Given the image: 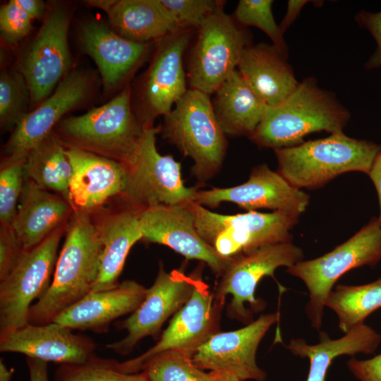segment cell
<instances>
[{
	"label": "cell",
	"mask_w": 381,
	"mask_h": 381,
	"mask_svg": "<svg viewBox=\"0 0 381 381\" xmlns=\"http://www.w3.org/2000/svg\"><path fill=\"white\" fill-rule=\"evenodd\" d=\"M102 245L91 214L73 211L65 231L53 279L42 297L34 303L28 323L52 322L63 311L90 294L97 279Z\"/></svg>",
	"instance_id": "1"
},
{
	"label": "cell",
	"mask_w": 381,
	"mask_h": 381,
	"mask_svg": "<svg viewBox=\"0 0 381 381\" xmlns=\"http://www.w3.org/2000/svg\"><path fill=\"white\" fill-rule=\"evenodd\" d=\"M350 119L349 110L334 94L320 88L308 77L280 103L267 107L249 137L255 144L274 150L298 145L308 134L342 132Z\"/></svg>",
	"instance_id": "2"
},
{
	"label": "cell",
	"mask_w": 381,
	"mask_h": 381,
	"mask_svg": "<svg viewBox=\"0 0 381 381\" xmlns=\"http://www.w3.org/2000/svg\"><path fill=\"white\" fill-rule=\"evenodd\" d=\"M144 127L131 109L126 87L107 104L63 119L53 133L65 148L83 150L129 166L135 161Z\"/></svg>",
	"instance_id": "3"
},
{
	"label": "cell",
	"mask_w": 381,
	"mask_h": 381,
	"mask_svg": "<svg viewBox=\"0 0 381 381\" xmlns=\"http://www.w3.org/2000/svg\"><path fill=\"white\" fill-rule=\"evenodd\" d=\"M381 145L339 132L291 147L274 150L278 173L293 186L317 189L347 172L368 174Z\"/></svg>",
	"instance_id": "4"
},
{
	"label": "cell",
	"mask_w": 381,
	"mask_h": 381,
	"mask_svg": "<svg viewBox=\"0 0 381 381\" xmlns=\"http://www.w3.org/2000/svg\"><path fill=\"white\" fill-rule=\"evenodd\" d=\"M164 116V136L193 161L192 171L200 181L218 172L226 152V142L214 114L210 95L188 89Z\"/></svg>",
	"instance_id": "5"
},
{
	"label": "cell",
	"mask_w": 381,
	"mask_h": 381,
	"mask_svg": "<svg viewBox=\"0 0 381 381\" xmlns=\"http://www.w3.org/2000/svg\"><path fill=\"white\" fill-rule=\"evenodd\" d=\"M381 260V223L370 221L344 243L315 259L302 260L286 272L301 279L309 291L306 313L315 329L320 330L325 301L337 281L346 272L363 266H375Z\"/></svg>",
	"instance_id": "6"
},
{
	"label": "cell",
	"mask_w": 381,
	"mask_h": 381,
	"mask_svg": "<svg viewBox=\"0 0 381 381\" xmlns=\"http://www.w3.org/2000/svg\"><path fill=\"white\" fill-rule=\"evenodd\" d=\"M188 207L200 236L212 246L214 242L215 250L225 258L267 245L292 242L291 230L298 222V218L278 212L226 215L195 202Z\"/></svg>",
	"instance_id": "7"
},
{
	"label": "cell",
	"mask_w": 381,
	"mask_h": 381,
	"mask_svg": "<svg viewBox=\"0 0 381 381\" xmlns=\"http://www.w3.org/2000/svg\"><path fill=\"white\" fill-rule=\"evenodd\" d=\"M67 222L34 248L24 250L0 280V339L28 324L32 302L48 290Z\"/></svg>",
	"instance_id": "8"
},
{
	"label": "cell",
	"mask_w": 381,
	"mask_h": 381,
	"mask_svg": "<svg viewBox=\"0 0 381 381\" xmlns=\"http://www.w3.org/2000/svg\"><path fill=\"white\" fill-rule=\"evenodd\" d=\"M161 127H145L133 163L126 166L127 179L120 198L141 211L161 205H188L194 202L197 188L186 187L181 164L171 155H162L156 147V135Z\"/></svg>",
	"instance_id": "9"
},
{
	"label": "cell",
	"mask_w": 381,
	"mask_h": 381,
	"mask_svg": "<svg viewBox=\"0 0 381 381\" xmlns=\"http://www.w3.org/2000/svg\"><path fill=\"white\" fill-rule=\"evenodd\" d=\"M248 32L221 8L198 29L188 71L190 88L214 93L236 70L244 49L250 45Z\"/></svg>",
	"instance_id": "10"
},
{
	"label": "cell",
	"mask_w": 381,
	"mask_h": 381,
	"mask_svg": "<svg viewBox=\"0 0 381 381\" xmlns=\"http://www.w3.org/2000/svg\"><path fill=\"white\" fill-rule=\"evenodd\" d=\"M302 249L292 242L262 246L233 257L222 276L214 293L217 298L232 296L229 315L243 323L252 321V315L261 310L265 304L255 296L259 282L266 276H274L279 267H290L303 260Z\"/></svg>",
	"instance_id": "11"
},
{
	"label": "cell",
	"mask_w": 381,
	"mask_h": 381,
	"mask_svg": "<svg viewBox=\"0 0 381 381\" xmlns=\"http://www.w3.org/2000/svg\"><path fill=\"white\" fill-rule=\"evenodd\" d=\"M224 305V300L217 298L200 278L192 296L173 316L156 344L138 356L119 362V368L125 373H138L151 359L169 352L192 358L200 346L218 332Z\"/></svg>",
	"instance_id": "12"
},
{
	"label": "cell",
	"mask_w": 381,
	"mask_h": 381,
	"mask_svg": "<svg viewBox=\"0 0 381 381\" xmlns=\"http://www.w3.org/2000/svg\"><path fill=\"white\" fill-rule=\"evenodd\" d=\"M279 313L262 315L243 328L217 332L200 346L191 359L210 370L214 381H265L266 373L256 363L258 347Z\"/></svg>",
	"instance_id": "13"
},
{
	"label": "cell",
	"mask_w": 381,
	"mask_h": 381,
	"mask_svg": "<svg viewBox=\"0 0 381 381\" xmlns=\"http://www.w3.org/2000/svg\"><path fill=\"white\" fill-rule=\"evenodd\" d=\"M200 278L196 274L187 276L179 270L167 272L160 264L156 279L147 289L140 305L116 325L119 329H126L127 334L117 341L107 344L106 348L126 356L143 339L149 336L157 339L167 320L189 301Z\"/></svg>",
	"instance_id": "14"
},
{
	"label": "cell",
	"mask_w": 381,
	"mask_h": 381,
	"mask_svg": "<svg viewBox=\"0 0 381 381\" xmlns=\"http://www.w3.org/2000/svg\"><path fill=\"white\" fill-rule=\"evenodd\" d=\"M92 85L93 78L87 72L73 70L67 73L54 93L28 112L13 128L5 145L1 165L24 162L30 152L53 132L65 114L87 98Z\"/></svg>",
	"instance_id": "15"
},
{
	"label": "cell",
	"mask_w": 381,
	"mask_h": 381,
	"mask_svg": "<svg viewBox=\"0 0 381 381\" xmlns=\"http://www.w3.org/2000/svg\"><path fill=\"white\" fill-rule=\"evenodd\" d=\"M70 20L66 8L60 6L50 8L23 57L22 72L34 104L39 105L47 98L70 68Z\"/></svg>",
	"instance_id": "16"
},
{
	"label": "cell",
	"mask_w": 381,
	"mask_h": 381,
	"mask_svg": "<svg viewBox=\"0 0 381 381\" xmlns=\"http://www.w3.org/2000/svg\"><path fill=\"white\" fill-rule=\"evenodd\" d=\"M223 202L235 203L247 212L265 208L299 218L309 205L310 196L262 164L252 169L246 182L230 188L198 190L194 200L210 207Z\"/></svg>",
	"instance_id": "17"
},
{
	"label": "cell",
	"mask_w": 381,
	"mask_h": 381,
	"mask_svg": "<svg viewBox=\"0 0 381 381\" xmlns=\"http://www.w3.org/2000/svg\"><path fill=\"white\" fill-rule=\"evenodd\" d=\"M190 39V30L181 29L159 40L142 88L138 119L144 128L170 112L187 92L183 56Z\"/></svg>",
	"instance_id": "18"
},
{
	"label": "cell",
	"mask_w": 381,
	"mask_h": 381,
	"mask_svg": "<svg viewBox=\"0 0 381 381\" xmlns=\"http://www.w3.org/2000/svg\"><path fill=\"white\" fill-rule=\"evenodd\" d=\"M143 240L168 246L187 259L206 263L222 276L233 258H224L198 232L195 217L188 205H161L140 211Z\"/></svg>",
	"instance_id": "19"
},
{
	"label": "cell",
	"mask_w": 381,
	"mask_h": 381,
	"mask_svg": "<svg viewBox=\"0 0 381 381\" xmlns=\"http://www.w3.org/2000/svg\"><path fill=\"white\" fill-rule=\"evenodd\" d=\"M65 151L73 167L68 194L73 211L92 214L121 197L127 179L125 164L83 150Z\"/></svg>",
	"instance_id": "20"
},
{
	"label": "cell",
	"mask_w": 381,
	"mask_h": 381,
	"mask_svg": "<svg viewBox=\"0 0 381 381\" xmlns=\"http://www.w3.org/2000/svg\"><path fill=\"white\" fill-rule=\"evenodd\" d=\"M52 322L45 325L27 324L0 339V351L19 353L59 365L85 362L96 349L94 340L85 334Z\"/></svg>",
	"instance_id": "21"
},
{
	"label": "cell",
	"mask_w": 381,
	"mask_h": 381,
	"mask_svg": "<svg viewBox=\"0 0 381 381\" xmlns=\"http://www.w3.org/2000/svg\"><path fill=\"white\" fill-rule=\"evenodd\" d=\"M139 213L124 202L123 207H104L91 214L102 245L99 272L92 291L110 289L119 284L131 248L143 240Z\"/></svg>",
	"instance_id": "22"
},
{
	"label": "cell",
	"mask_w": 381,
	"mask_h": 381,
	"mask_svg": "<svg viewBox=\"0 0 381 381\" xmlns=\"http://www.w3.org/2000/svg\"><path fill=\"white\" fill-rule=\"evenodd\" d=\"M146 291L147 288L136 281L125 280L112 289L90 292L53 322L73 330L105 333L114 320L138 308Z\"/></svg>",
	"instance_id": "23"
},
{
	"label": "cell",
	"mask_w": 381,
	"mask_h": 381,
	"mask_svg": "<svg viewBox=\"0 0 381 381\" xmlns=\"http://www.w3.org/2000/svg\"><path fill=\"white\" fill-rule=\"evenodd\" d=\"M80 40L83 49L97 64L107 90L121 83L139 65L149 49L147 42L126 39L95 20L81 26Z\"/></svg>",
	"instance_id": "24"
},
{
	"label": "cell",
	"mask_w": 381,
	"mask_h": 381,
	"mask_svg": "<svg viewBox=\"0 0 381 381\" xmlns=\"http://www.w3.org/2000/svg\"><path fill=\"white\" fill-rule=\"evenodd\" d=\"M73 212L71 205L62 196L25 178L11 227L28 250L67 222Z\"/></svg>",
	"instance_id": "25"
},
{
	"label": "cell",
	"mask_w": 381,
	"mask_h": 381,
	"mask_svg": "<svg viewBox=\"0 0 381 381\" xmlns=\"http://www.w3.org/2000/svg\"><path fill=\"white\" fill-rule=\"evenodd\" d=\"M87 4L104 11L116 33L131 41L159 40L181 30L162 0H94Z\"/></svg>",
	"instance_id": "26"
},
{
	"label": "cell",
	"mask_w": 381,
	"mask_h": 381,
	"mask_svg": "<svg viewBox=\"0 0 381 381\" xmlns=\"http://www.w3.org/2000/svg\"><path fill=\"white\" fill-rule=\"evenodd\" d=\"M286 59L265 43L250 44L242 53L238 71L267 107L282 102L300 83Z\"/></svg>",
	"instance_id": "27"
},
{
	"label": "cell",
	"mask_w": 381,
	"mask_h": 381,
	"mask_svg": "<svg viewBox=\"0 0 381 381\" xmlns=\"http://www.w3.org/2000/svg\"><path fill=\"white\" fill-rule=\"evenodd\" d=\"M319 338L317 344H308L304 339L298 338L291 339L286 346L293 355L309 359L306 381H325L334 358L359 353H374L381 341V335L365 324L352 329L339 339H332L322 331L319 332Z\"/></svg>",
	"instance_id": "28"
},
{
	"label": "cell",
	"mask_w": 381,
	"mask_h": 381,
	"mask_svg": "<svg viewBox=\"0 0 381 381\" xmlns=\"http://www.w3.org/2000/svg\"><path fill=\"white\" fill-rule=\"evenodd\" d=\"M214 94L212 107L224 133L250 137L260 123L267 105L246 83L237 69Z\"/></svg>",
	"instance_id": "29"
},
{
	"label": "cell",
	"mask_w": 381,
	"mask_h": 381,
	"mask_svg": "<svg viewBox=\"0 0 381 381\" xmlns=\"http://www.w3.org/2000/svg\"><path fill=\"white\" fill-rule=\"evenodd\" d=\"M24 174L25 179L62 196L69 202L73 167L65 147L53 132L28 155L24 162Z\"/></svg>",
	"instance_id": "30"
},
{
	"label": "cell",
	"mask_w": 381,
	"mask_h": 381,
	"mask_svg": "<svg viewBox=\"0 0 381 381\" xmlns=\"http://www.w3.org/2000/svg\"><path fill=\"white\" fill-rule=\"evenodd\" d=\"M325 306L339 319V328L344 334L364 324L365 319L381 308V277L363 285L337 284L327 296Z\"/></svg>",
	"instance_id": "31"
},
{
	"label": "cell",
	"mask_w": 381,
	"mask_h": 381,
	"mask_svg": "<svg viewBox=\"0 0 381 381\" xmlns=\"http://www.w3.org/2000/svg\"><path fill=\"white\" fill-rule=\"evenodd\" d=\"M118 363L116 360L95 354L83 363L59 365L54 381H148L143 372L125 373Z\"/></svg>",
	"instance_id": "32"
},
{
	"label": "cell",
	"mask_w": 381,
	"mask_h": 381,
	"mask_svg": "<svg viewBox=\"0 0 381 381\" xmlns=\"http://www.w3.org/2000/svg\"><path fill=\"white\" fill-rule=\"evenodd\" d=\"M141 371L148 381H214L209 373L193 363L191 357L179 353L159 355L151 359Z\"/></svg>",
	"instance_id": "33"
},
{
	"label": "cell",
	"mask_w": 381,
	"mask_h": 381,
	"mask_svg": "<svg viewBox=\"0 0 381 381\" xmlns=\"http://www.w3.org/2000/svg\"><path fill=\"white\" fill-rule=\"evenodd\" d=\"M272 0H241L234 12L236 22L243 26H254L264 32L273 46L284 58H288V46L279 25L273 16Z\"/></svg>",
	"instance_id": "34"
},
{
	"label": "cell",
	"mask_w": 381,
	"mask_h": 381,
	"mask_svg": "<svg viewBox=\"0 0 381 381\" xmlns=\"http://www.w3.org/2000/svg\"><path fill=\"white\" fill-rule=\"evenodd\" d=\"M30 98L27 82L23 74L1 71L0 77V121L1 126L13 128L28 113Z\"/></svg>",
	"instance_id": "35"
},
{
	"label": "cell",
	"mask_w": 381,
	"mask_h": 381,
	"mask_svg": "<svg viewBox=\"0 0 381 381\" xmlns=\"http://www.w3.org/2000/svg\"><path fill=\"white\" fill-rule=\"evenodd\" d=\"M24 162L1 164L0 170V222L11 226L25 181Z\"/></svg>",
	"instance_id": "36"
},
{
	"label": "cell",
	"mask_w": 381,
	"mask_h": 381,
	"mask_svg": "<svg viewBox=\"0 0 381 381\" xmlns=\"http://www.w3.org/2000/svg\"><path fill=\"white\" fill-rule=\"evenodd\" d=\"M162 2L173 15L180 29H198L207 18L224 8V1L217 0H162Z\"/></svg>",
	"instance_id": "37"
},
{
	"label": "cell",
	"mask_w": 381,
	"mask_h": 381,
	"mask_svg": "<svg viewBox=\"0 0 381 381\" xmlns=\"http://www.w3.org/2000/svg\"><path fill=\"white\" fill-rule=\"evenodd\" d=\"M32 18L15 1L11 0L0 9L1 37L9 44H15L31 30Z\"/></svg>",
	"instance_id": "38"
},
{
	"label": "cell",
	"mask_w": 381,
	"mask_h": 381,
	"mask_svg": "<svg viewBox=\"0 0 381 381\" xmlns=\"http://www.w3.org/2000/svg\"><path fill=\"white\" fill-rule=\"evenodd\" d=\"M24 250L12 227L1 226L0 280L8 274Z\"/></svg>",
	"instance_id": "39"
},
{
	"label": "cell",
	"mask_w": 381,
	"mask_h": 381,
	"mask_svg": "<svg viewBox=\"0 0 381 381\" xmlns=\"http://www.w3.org/2000/svg\"><path fill=\"white\" fill-rule=\"evenodd\" d=\"M358 25L366 29L375 40L377 47L368 61L365 64L367 69L381 67V11L369 12L361 11L356 16Z\"/></svg>",
	"instance_id": "40"
},
{
	"label": "cell",
	"mask_w": 381,
	"mask_h": 381,
	"mask_svg": "<svg viewBox=\"0 0 381 381\" xmlns=\"http://www.w3.org/2000/svg\"><path fill=\"white\" fill-rule=\"evenodd\" d=\"M347 367L360 381H381V353L367 360L351 358Z\"/></svg>",
	"instance_id": "41"
},
{
	"label": "cell",
	"mask_w": 381,
	"mask_h": 381,
	"mask_svg": "<svg viewBox=\"0 0 381 381\" xmlns=\"http://www.w3.org/2000/svg\"><path fill=\"white\" fill-rule=\"evenodd\" d=\"M30 381H49L48 363L37 358L26 357Z\"/></svg>",
	"instance_id": "42"
},
{
	"label": "cell",
	"mask_w": 381,
	"mask_h": 381,
	"mask_svg": "<svg viewBox=\"0 0 381 381\" xmlns=\"http://www.w3.org/2000/svg\"><path fill=\"white\" fill-rule=\"evenodd\" d=\"M309 2L306 0H289L287 3L286 14L279 25V28L284 34L291 24L296 20L303 7Z\"/></svg>",
	"instance_id": "43"
},
{
	"label": "cell",
	"mask_w": 381,
	"mask_h": 381,
	"mask_svg": "<svg viewBox=\"0 0 381 381\" xmlns=\"http://www.w3.org/2000/svg\"><path fill=\"white\" fill-rule=\"evenodd\" d=\"M15 1L32 20L42 18L46 13V6L42 1L15 0Z\"/></svg>",
	"instance_id": "44"
},
{
	"label": "cell",
	"mask_w": 381,
	"mask_h": 381,
	"mask_svg": "<svg viewBox=\"0 0 381 381\" xmlns=\"http://www.w3.org/2000/svg\"><path fill=\"white\" fill-rule=\"evenodd\" d=\"M368 175L377 191L380 205V216L378 217L381 223V151L376 156Z\"/></svg>",
	"instance_id": "45"
},
{
	"label": "cell",
	"mask_w": 381,
	"mask_h": 381,
	"mask_svg": "<svg viewBox=\"0 0 381 381\" xmlns=\"http://www.w3.org/2000/svg\"><path fill=\"white\" fill-rule=\"evenodd\" d=\"M14 372L13 368H9L4 363V361H0V381H11Z\"/></svg>",
	"instance_id": "46"
}]
</instances>
